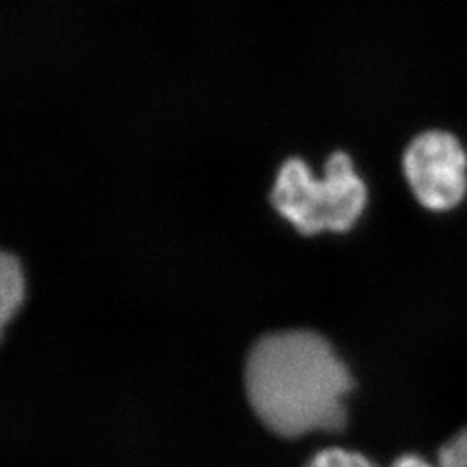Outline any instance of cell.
Instances as JSON below:
<instances>
[{"instance_id": "obj_1", "label": "cell", "mask_w": 467, "mask_h": 467, "mask_svg": "<svg viewBox=\"0 0 467 467\" xmlns=\"http://www.w3.org/2000/svg\"><path fill=\"white\" fill-rule=\"evenodd\" d=\"M244 381L254 414L272 433L298 438L347 424L353 374L320 334L264 336L251 348Z\"/></svg>"}, {"instance_id": "obj_2", "label": "cell", "mask_w": 467, "mask_h": 467, "mask_svg": "<svg viewBox=\"0 0 467 467\" xmlns=\"http://www.w3.org/2000/svg\"><path fill=\"white\" fill-rule=\"evenodd\" d=\"M368 185L355 171L347 152H334L324 167V179L316 181L300 158L284 163L270 202L303 235L348 233L368 206Z\"/></svg>"}, {"instance_id": "obj_3", "label": "cell", "mask_w": 467, "mask_h": 467, "mask_svg": "<svg viewBox=\"0 0 467 467\" xmlns=\"http://www.w3.org/2000/svg\"><path fill=\"white\" fill-rule=\"evenodd\" d=\"M403 175L422 208L434 213L451 212L466 198V150L447 130H426L407 146Z\"/></svg>"}, {"instance_id": "obj_4", "label": "cell", "mask_w": 467, "mask_h": 467, "mask_svg": "<svg viewBox=\"0 0 467 467\" xmlns=\"http://www.w3.org/2000/svg\"><path fill=\"white\" fill-rule=\"evenodd\" d=\"M25 275L15 254L2 253L0 260V322L5 327L25 301Z\"/></svg>"}, {"instance_id": "obj_5", "label": "cell", "mask_w": 467, "mask_h": 467, "mask_svg": "<svg viewBox=\"0 0 467 467\" xmlns=\"http://www.w3.org/2000/svg\"><path fill=\"white\" fill-rule=\"evenodd\" d=\"M306 467H378L360 451L345 449H326L306 464Z\"/></svg>"}, {"instance_id": "obj_6", "label": "cell", "mask_w": 467, "mask_h": 467, "mask_svg": "<svg viewBox=\"0 0 467 467\" xmlns=\"http://www.w3.org/2000/svg\"><path fill=\"white\" fill-rule=\"evenodd\" d=\"M434 462L436 467H467V426L438 449Z\"/></svg>"}, {"instance_id": "obj_7", "label": "cell", "mask_w": 467, "mask_h": 467, "mask_svg": "<svg viewBox=\"0 0 467 467\" xmlns=\"http://www.w3.org/2000/svg\"><path fill=\"white\" fill-rule=\"evenodd\" d=\"M391 467H436V462L420 453H403Z\"/></svg>"}]
</instances>
